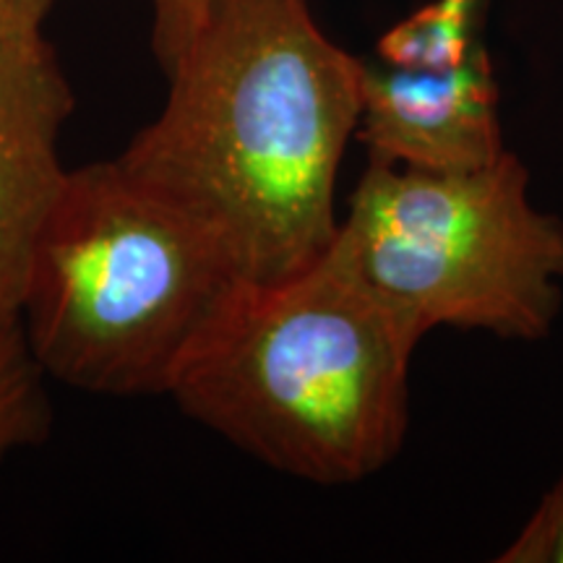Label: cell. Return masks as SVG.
<instances>
[{"mask_svg":"<svg viewBox=\"0 0 563 563\" xmlns=\"http://www.w3.org/2000/svg\"><path fill=\"white\" fill-rule=\"evenodd\" d=\"M167 100L118 159L201 222L243 279L308 266L340 228L336 178L363 112V60L308 0H209Z\"/></svg>","mask_w":563,"mask_h":563,"instance_id":"obj_1","label":"cell"},{"mask_svg":"<svg viewBox=\"0 0 563 563\" xmlns=\"http://www.w3.org/2000/svg\"><path fill=\"white\" fill-rule=\"evenodd\" d=\"M420 342L334 235L298 272L232 282L167 394L279 473L361 483L402 452Z\"/></svg>","mask_w":563,"mask_h":563,"instance_id":"obj_2","label":"cell"},{"mask_svg":"<svg viewBox=\"0 0 563 563\" xmlns=\"http://www.w3.org/2000/svg\"><path fill=\"white\" fill-rule=\"evenodd\" d=\"M238 279L222 243L115 157L68 170L19 319L45 376L110 397L167 394Z\"/></svg>","mask_w":563,"mask_h":563,"instance_id":"obj_3","label":"cell"},{"mask_svg":"<svg viewBox=\"0 0 563 563\" xmlns=\"http://www.w3.org/2000/svg\"><path fill=\"white\" fill-rule=\"evenodd\" d=\"M361 277L422 340L441 327L543 340L563 300V220L517 154L467 173L368 159L336 228Z\"/></svg>","mask_w":563,"mask_h":563,"instance_id":"obj_4","label":"cell"},{"mask_svg":"<svg viewBox=\"0 0 563 563\" xmlns=\"http://www.w3.org/2000/svg\"><path fill=\"white\" fill-rule=\"evenodd\" d=\"M70 110L74 91L42 30L0 34V327L21 321L34 241L66 183Z\"/></svg>","mask_w":563,"mask_h":563,"instance_id":"obj_5","label":"cell"},{"mask_svg":"<svg viewBox=\"0 0 563 563\" xmlns=\"http://www.w3.org/2000/svg\"><path fill=\"white\" fill-rule=\"evenodd\" d=\"M357 136L368 157L426 173H467L506 152L498 91L481 40L460 63L407 68L363 60Z\"/></svg>","mask_w":563,"mask_h":563,"instance_id":"obj_6","label":"cell"},{"mask_svg":"<svg viewBox=\"0 0 563 563\" xmlns=\"http://www.w3.org/2000/svg\"><path fill=\"white\" fill-rule=\"evenodd\" d=\"M42 378L21 321L0 327V460L45 435L51 410Z\"/></svg>","mask_w":563,"mask_h":563,"instance_id":"obj_7","label":"cell"},{"mask_svg":"<svg viewBox=\"0 0 563 563\" xmlns=\"http://www.w3.org/2000/svg\"><path fill=\"white\" fill-rule=\"evenodd\" d=\"M477 0H439L391 30L378 45L382 60L407 68H443L460 63L475 45Z\"/></svg>","mask_w":563,"mask_h":563,"instance_id":"obj_8","label":"cell"},{"mask_svg":"<svg viewBox=\"0 0 563 563\" xmlns=\"http://www.w3.org/2000/svg\"><path fill=\"white\" fill-rule=\"evenodd\" d=\"M498 563H563V473L522 530L496 555Z\"/></svg>","mask_w":563,"mask_h":563,"instance_id":"obj_9","label":"cell"},{"mask_svg":"<svg viewBox=\"0 0 563 563\" xmlns=\"http://www.w3.org/2000/svg\"><path fill=\"white\" fill-rule=\"evenodd\" d=\"M152 9V51L167 74L199 30L209 0H146Z\"/></svg>","mask_w":563,"mask_h":563,"instance_id":"obj_10","label":"cell"},{"mask_svg":"<svg viewBox=\"0 0 563 563\" xmlns=\"http://www.w3.org/2000/svg\"><path fill=\"white\" fill-rule=\"evenodd\" d=\"M55 0H11L13 19L21 30H42L47 11L53 9Z\"/></svg>","mask_w":563,"mask_h":563,"instance_id":"obj_11","label":"cell"},{"mask_svg":"<svg viewBox=\"0 0 563 563\" xmlns=\"http://www.w3.org/2000/svg\"><path fill=\"white\" fill-rule=\"evenodd\" d=\"M11 30H21V26H16V19H13L11 0H0V34Z\"/></svg>","mask_w":563,"mask_h":563,"instance_id":"obj_12","label":"cell"}]
</instances>
